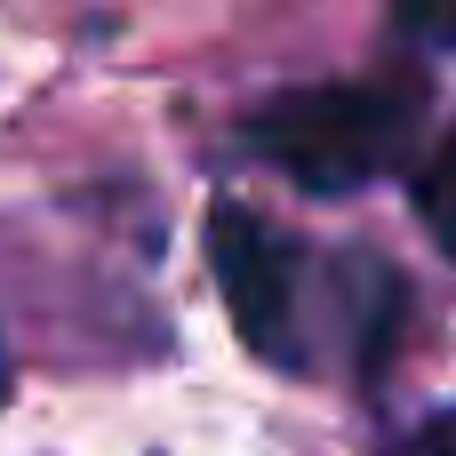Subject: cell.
Here are the masks:
<instances>
[{
    "label": "cell",
    "mask_w": 456,
    "mask_h": 456,
    "mask_svg": "<svg viewBox=\"0 0 456 456\" xmlns=\"http://www.w3.org/2000/svg\"><path fill=\"white\" fill-rule=\"evenodd\" d=\"M425 96L417 80H329V88H289L265 112H248V152L273 160L289 184L305 192H361L377 184L409 128H417Z\"/></svg>",
    "instance_id": "6da1fadb"
},
{
    "label": "cell",
    "mask_w": 456,
    "mask_h": 456,
    "mask_svg": "<svg viewBox=\"0 0 456 456\" xmlns=\"http://www.w3.org/2000/svg\"><path fill=\"white\" fill-rule=\"evenodd\" d=\"M8 385H16V369H8V345H0V401H8Z\"/></svg>",
    "instance_id": "8992f818"
},
{
    "label": "cell",
    "mask_w": 456,
    "mask_h": 456,
    "mask_svg": "<svg viewBox=\"0 0 456 456\" xmlns=\"http://www.w3.org/2000/svg\"><path fill=\"white\" fill-rule=\"evenodd\" d=\"M417 456H456V409H441V417L417 433Z\"/></svg>",
    "instance_id": "5b68a950"
},
{
    "label": "cell",
    "mask_w": 456,
    "mask_h": 456,
    "mask_svg": "<svg viewBox=\"0 0 456 456\" xmlns=\"http://www.w3.org/2000/svg\"><path fill=\"white\" fill-rule=\"evenodd\" d=\"M208 273H216V297L240 329L248 353L297 369V345H289V321H297V281H305V256L281 224L248 216L240 200H216L208 208Z\"/></svg>",
    "instance_id": "7a4b0ae2"
},
{
    "label": "cell",
    "mask_w": 456,
    "mask_h": 456,
    "mask_svg": "<svg viewBox=\"0 0 456 456\" xmlns=\"http://www.w3.org/2000/svg\"><path fill=\"white\" fill-rule=\"evenodd\" d=\"M417 216H425V232H433V248L456 265V128L433 144V160H425V176H417Z\"/></svg>",
    "instance_id": "3957f363"
},
{
    "label": "cell",
    "mask_w": 456,
    "mask_h": 456,
    "mask_svg": "<svg viewBox=\"0 0 456 456\" xmlns=\"http://www.w3.org/2000/svg\"><path fill=\"white\" fill-rule=\"evenodd\" d=\"M393 24L425 48H449L456 40V0H393Z\"/></svg>",
    "instance_id": "277c9868"
}]
</instances>
